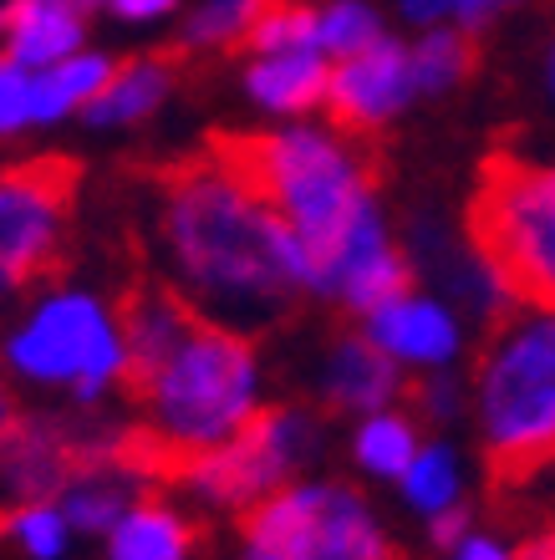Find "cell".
I'll return each mask as SVG.
<instances>
[{
	"instance_id": "cell-1",
	"label": "cell",
	"mask_w": 555,
	"mask_h": 560,
	"mask_svg": "<svg viewBox=\"0 0 555 560\" xmlns=\"http://www.w3.org/2000/svg\"><path fill=\"white\" fill-rule=\"evenodd\" d=\"M159 194V235L178 266V291L224 326L270 331L307 311L311 270L301 240L205 159L132 163Z\"/></svg>"
},
{
	"instance_id": "cell-2",
	"label": "cell",
	"mask_w": 555,
	"mask_h": 560,
	"mask_svg": "<svg viewBox=\"0 0 555 560\" xmlns=\"http://www.w3.org/2000/svg\"><path fill=\"white\" fill-rule=\"evenodd\" d=\"M234 189L276 214L307 250V270L316 291H332L351 240L378 209L388 148L372 138H326L311 128L291 133H245V128H209L199 148Z\"/></svg>"
},
{
	"instance_id": "cell-3",
	"label": "cell",
	"mask_w": 555,
	"mask_h": 560,
	"mask_svg": "<svg viewBox=\"0 0 555 560\" xmlns=\"http://www.w3.org/2000/svg\"><path fill=\"white\" fill-rule=\"evenodd\" d=\"M474 393L484 489L505 504L555 474V316H525L505 301L479 326Z\"/></svg>"
},
{
	"instance_id": "cell-4",
	"label": "cell",
	"mask_w": 555,
	"mask_h": 560,
	"mask_svg": "<svg viewBox=\"0 0 555 560\" xmlns=\"http://www.w3.org/2000/svg\"><path fill=\"white\" fill-rule=\"evenodd\" d=\"M464 235L499 295L555 316V163L489 148L474 174Z\"/></svg>"
},
{
	"instance_id": "cell-5",
	"label": "cell",
	"mask_w": 555,
	"mask_h": 560,
	"mask_svg": "<svg viewBox=\"0 0 555 560\" xmlns=\"http://www.w3.org/2000/svg\"><path fill=\"white\" fill-rule=\"evenodd\" d=\"M255 337L199 316L178 341L174 362L148 393L153 428L189 448H220L255 408Z\"/></svg>"
},
{
	"instance_id": "cell-6",
	"label": "cell",
	"mask_w": 555,
	"mask_h": 560,
	"mask_svg": "<svg viewBox=\"0 0 555 560\" xmlns=\"http://www.w3.org/2000/svg\"><path fill=\"white\" fill-rule=\"evenodd\" d=\"M77 184L82 163L72 153H21L0 163V301L57 291L67 280V214L77 205Z\"/></svg>"
},
{
	"instance_id": "cell-7",
	"label": "cell",
	"mask_w": 555,
	"mask_h": 560,
	"mask_svg": "<svg viewBox=\"0 0 555 560\" xmlns=\"http://www.w3.org/2000/svg\"><path fill=\"white\" fill-rule=\"evenodd\" d=\"M245 560H408L347 479L280 489L240 515Z\"/></svg>"
},
{
	"instance_id": "cell-8",
	"label": "cell",
	"mask_w": 555,
	"mask_h": 560,
	"mask_svg": "<svg viewBox=\"0 0 555 560\" xmlns=\"http://www.w3.org/2000/svg\"><path fill=\"white\" fill-rule=\"evenodd\" d=\"M316 439L322 428L307 408H286V402H270V408H250V418L234 428L220 448H209L199 464H194L189 485L194 494H205L209 504L245 515L261 500L280 494V485L291 479L311 454H316Z\"/></svg>"
},
{
	"instance_id": "cell-9",
	"label": "cell",
	"mask_w": 555,
	"mask_h": 560,
	"mask_svg": "<svg viewBox=\"0 0 555 560\" xmlns=\"http://www.w3.org/2000/svg\"><path fill=\"white\" fill-rule=\"evenodd\" d=\"M5 362L36 383L72 387L77 402L92 408L117 377L123 352H117L113 326L92 295H51L5 337Z\"/></svg>"
},
{
	"instance_id": "cell-10",
	"label": "cell",
	"mask_w": 555,
	"mask_h": 560,
	"mask_svg": "<svg viewBox=\"0 0 555 560\" xmlns=\"http://www.w3.org/2000/svg\"><path fill=\"white\" fill-rule=\"evenodd\" d=\"M418 92H413L408 51L388 36L342 57V67L326 77V118L347 138H372V128H382Z\"/></svg>"
},
{
	"instance_id": "cell-11",
	"label": "cell",
	"mask_w": 555,
	"mask_h": 560,
	"mask_svg": "<svg viewBox=\"0 0 555 560\" xmlns=\"http://www.w3.org/2000/svg\"><path fill=\"white\" fill-rule=\"evenodd\" d=\"M403 393V377L372 337L351 331L347 316H332V347H326L322 402L326 413H378Z\"/></svg>"
},
{
	"instance_id": "cell-12",
	"label": "cell",
	"mask_w": 555,
	"mask_h": 560,
	"mask_svg": "<svg viewBox=\"0 0 555 560\" xmlns=\"http://www.w3.org/2000/svg\"><path fill=\"white\" fill-rule=\"evenodd\" d=\"M189 51L194 46L174 42V46H159V51H148V57H128L113 67V82H107L97 97L88 103V122L92 128H107V122H138L143 113L174 92L178 77H189Z\"/></svg>"
},
{
	"instance_id": "cell-13",
	"label": "cell",
	"mask_w": 555,
	"mask_h": 560,
	"mask_svg": "<svg viewBox=\"0 0 555 560\" xmlns=\"http://www.w3.org/2000/svg\"><path fill=\"white\" fill-rule=\"evenodd\" d=\"M205 520L178 515L159 500V489H143L138 504L117 520L107 560H189L205 546Z\"/></svg>"
},
{
	"instance_id": "cell-14",
	"label": "cell",
	"mask_w": 555,
	"mask_h": 560,
	"mask_svg": "<svg viewBox=\"0 0 555 560\" xmlns=\"http://www.w3.org/2000/svg\"><path fill=\"white\" fill-rule=\"evenodd\" d=\"M88 31V11L77 0H11V61L51 67L72 57Z\"/></svg>"
},
{
	"instance_id": "cell-15",
	"label": "cell",
	"mask_w": 555,
	"mask_h": 560,
	"mask_svg": "<svg viewBox=\"0 0 555 560\" xmlns=\"http://www.w3.org/2000/svg\"><path fill=\"white\" fill-rule=\"evenodd\" d=\"M372 341L382 352L408 357V362H449L459 347V326L449 311L408 295V301H393L372 316Z\"/></svg>"
},
{
	"instance_id": "cell-16",
	"label": "cell",
	"mask_w": 555,
	"mask_h": 560,
	"mask_svg": "<svg viewBox=\"0 0 555 560\" xmlns=\"http://www.w3.org/2000/svg\"><path fill=\"white\" fill-rule=\"evenodd\" d=\"M326 67L316 51H276V57L255 61L245 72V88L255 103L276 107V113H311L326 103Z\"/></svg>"
},
{
	"instance_id": "cell-17",
	"label": "cell",
	"mask_w": 555,
	"mask_h": 560,
	"mask_svg": "<svg viewBox=\"0 0 555 560\" xmlns=\"http://www.w3.org/2000/svg\"><path fill=\"white\" fill-rule=\"evenodd\" d=\"M484 61V46H479V31H428L424 42L408 51V72H413V92L418 97H433L443 88H459L469 77L479 72Z\"/></svg>"
},
{
	"instance_id": "cell-18",
	"label": "cell",
	"mask_w": 555,
	"mask_h": 560,
	"mask_svg": "<svg viewBox=\"0 0 555 560\" xmlns=\"http://www.w3.org/2000/svg\"><path fill=\"white\" fill-rule=\"evenodd\" d=\"M143 489H159V485H143V479H128V474H88L77 479L67 494H61V520L77 525V530H117V520L128 515Z\"/></svg>"
},
{
	"instance_id": "cell-19",
	"label": "cell",
	"mask_w": 555,
	"mask_h": 560,
	"mask_svg": "<svg viewBox=\"0 0 555 560\" xmlns=\"http://www.w3.org/2000/svg\"><path fill=\"white\" fill-rule=\"evenodd\" d=\"M113 82V61L107 57H77L51 67L46 77L31 82V122H57L67 107L92 103L97 92Z\"/></svg>"
},
{
	"instance_id": "cell-20",
	"label": "cell",
	"mask_w": 555,
	"mask_h": 560,
	"mask_svg": "<svg viewBox=\"0 0 555 560\" xmlns=\"http://www.w3.org/2000/svg\"><path fill=\"white\" fill-rule=\"evenodd\" d=\"M316 46H322V15L311 11V5H286L280 0L230 51H265V57H276V51H316Z\"/></svg>"
},
{
	"instance_id": "cell-21",
	"label": "cell",
	"mask_w": 555,
	"mask_h": 560,
	"mask_svg": "<svg viewBox=\"0 0 555 560\" xmlns=\"http://www.w3.org/2000/svg\"><path fill=\"white\" fill-rule=\"evenodd\" d=\"M270 5H280V0H209L205 11L189 15V26L178 31V42L184 46H220V42L234 46Z\"/></svg>"
},
{
	"instance_id": "cell-22",
	"label": "cell",
	"mask_w": 555,
	"mask_h": 560,
	"mask_svg": "<svg viewBox=\"0 0 555 560\" xmlns=\"http://www.w3.org/2000/svg\"><path fill=\"white\" fill-rule=\"evenodd\" d=\"M418 439H413V423L408 418H372V423L357 433V458H362L372 474H382V479H403L408 474V464L418 454Z\"/></svg>"
},
{
	"instance_id": "cell-23",
	"label": "cell",
	"mask_w": 555,
	"mask_h": 560,
	"mask_svg": "<svg viewBox=\"0 0 555 560\" xmlns=\"http://www.w3.org/2000/svg\"><path fill=\"white\" fill-rule=\"evenodd\" d=\"M403 485H408V500L418 504V510H428V515L449 510L453 494H459V469H453L449 448H443V443H428L424 454L408 464Z\"/></svg>"
},
{
	"instance_id": "cell-24",
	"label": "cell",
	"mask_w": 555,
	"mask_h": 560,
	"mask_svg": "<svg viewBox=\"0 0 555 560\" xmlns=\"http://www.w3.org/2000/svg\"><path fill=\"white\" fill-rule=\"evenodd\" d=\"M322 42L332 46V51H342V57H351V51L382 42V21L372 5H362V0H336V5H326V15H322Z\"/></svg>"
},
{
	"instance_id": "cell-25",
	"label": "cell",
	"mask_w": 555,
	"mask_h": 560,
	"mask_svg": "<svg viewBox=\"0 0 555 560\" xmlns=\"http://www.w3.org/2000/svg\"><path fill=\"white\" fill-rule=\"evenodd\" d=\"M397 398L408 402L413 418H424L428 428H443L459 413V383L453 377H403V393Z\"/></svg>"
},
{
	"instance_id": "cell-26",
	"label": "cell",
	"mask_w": 555,
	"mask_h": 560,
	"mask_svg": "<svg viewBox=\"0 0 555 560\" xmlns=\"http://www.w3.org/2000/svg\"><path fill=\"white\" fill-rule=\"evenodd\" d=\"M15 535H21V546H26L36 560H57L61 550H67V520H61L51 504L26 510V515L15 520Z\"/></svg>"
},
{
	"instance_id": "cell-27",
	"label": "cell",
	"mask_w": 555,
	"mask_h": 560,
	"mask_svg": "<svg viewBox=\"0 0 555 560\" xmlns=\"http://www.w3.org/2000/svg\"><path fill=\"white\" fill-rule=\"evenodd\" d=\"M21 122H31V77L0 61V133H15Z\"/></svg>"
},
{
	"instance_id": "cell-28",
	"label": "cell",
	"mask_w": 555,
	"mask_h": 560,
	"mask_svg": "<svg viewBox=\"0 0 555 560\" xmlns=\"http://www.w3.org/2000/svg\"><path fill=\"white\" fill-rule=\"evenodd\" d=\"M464 530H469V504H449V510H439V515H433L428 540H433V550H453L459 540H464Z\"/></svg>"
},
{
	"instance_id": "cell-29",
	"label": "cell",
	"mask_w": 555,
	"mask_h": 560,
	"mask_svg": "<svg viewBox=\"0 0 555 560\" xmlns=\"http://www.w3.org/2000/svg\"><path fill=\"white\" fill-rule=\"evenodd\" d=\"M510 5H514V0H449V11L459 15L469 31H484L499 11H510Z\"/></svg>"
},
{
	"instance_id": "cell-30",
	"label": "cell",
	"mask_w": 555,
	"mask_h": 560,
	"mask_svg": "<svg viewBox=\"0 0 555 560\" xmlns=\"http://www.w3.org/2000/svg\"><path fill=\"white\" fill-rule=\"evenodd\" d=\"M178 0H113V11L123 15V21H148V15H163L174 11Z\"/></svg>"
},
{
	"instance_id": "cell-31",
	"label": "cell",
	"mask_w": 555,
	"mask_h": 560,
	"mask_svg": "<svg viewBox=\"0 0 555 560\" xmlns=\"http://www.w3.org/2000/svg\"><path fill=\"white\" fill-rule=\"evenodd\" d=\"M403 11H408V21L428 26V21H439V15L449 11V0H403Z\"/></svg>"
},
{
	"instance_id": "cell-32",
	"label": "cell",
	"mask_w": 555,
	"mask_h": 560,
	"mask_svg": "<svg viewBox=\"0 0 555 560\" xmlns=\"http://www.w3.org/2000/svg\"><path fill=\"white\" fill-rule=\"evenodd\" d=\"M459 560H505V556H499L495 540H464V546H459Z\"/></svg>"
},
{
	"instance_id": "cell-33",
	"label": "cell",
	"mask_w": 555,
	"mask_h": 560,
	"mask_svg": "<svg viewBox=\"0 0 555 560\" xmlns=\"http://www.w3.org/2000/svg\"><path fill=\"white\" fill-rule=\"evenodd\" d=\"M15 413H21V408H15V393H11V383L0 377V423H5V418H15Z\"/></svg>"
},
{
	"instance_id": "cell-34",
	"label": "cell",
	"mask_w": 555,
	"mask_h": 560,
	"mask_svg": "<svg viewBox=\"0 0 555 560\" xmlns=\"http://www.w3.org/2000/svg\"><path fill=\"white\" fill-rule=\"evenodd\" d=\"M545 88H551V97H555V36H551V46H545Z\"/></svg>"
}]
</instances>
